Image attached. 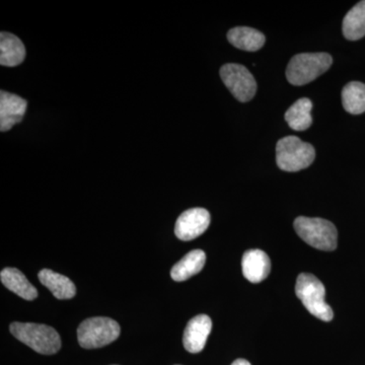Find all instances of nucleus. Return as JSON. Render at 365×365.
<instances>
[{"mask_svg":"<svg viewBox=\"0 0 365 365\" xmlns=\"http://www.w3.org/2000/svg\"><path fill=\"white\" fill-rule=\"evenodd\" d=\"M209 225H210V215L206 209H189L178 218L175 234L181 241H192L205 232Z\"/></svg>","mask_w":365,"mask_h":365,"instance_id":"6e6552de","label":"nucleus"},{"mask_svg":"<svg viewBox=\"0 0 365 365\" xmlns=\"http://www.w3.org/2000/svg\"><path fill=\"white\" fill-rule=\"evenodd\" d=\"M38 277L57 299H71L76 294V285L66 276L49 269H43L38 274Z\"/></svg>","mask_w":365,"mask_h":365,"instance_id":"ddd939ff","label":"nucleus"},{"mask_svg":"<svg viewBox=\"0 0 365 365\" xmlns=\"http://www.w3.org/2000/svg\"><path fill=\"white\" fill-rule=\"evenodd\" d=\"M220 78L232 96L242 103L249 102L257 91L253 74L241 64L228 63L220 69Z\"/></svg>","mask_w":365,"mask_h":365,"instance_id":"0eeeda50","label":"nucleus"},{"mask_svg":"<svg viewBox=\"0 0 365 365\" xmlns=\"http://www.w3.org/2000/svg\"><path fill=\"white\" fill-rule=\"evenodd\" d=\"M333 58L328 53H302L295 55L288 63L287 78L292 86L312 83L330 69Z\"/></svg>","mask_w":365,"mask_h":365,"instance_id":"7ed1b4c3","label":"nucleus"},{"mask_svg":"<svg viewBox=\"0 0 365 365\" xmlns=\"http://www.w3.org/2000/svg\"><path fill=\"white\" fill-rule=\"evenodd\" d=\"M26 57V48L23 42L13 34H0V64L14 67L23 63Z\"/></svg>","mask_w":365,"mask_h":365,"instance_id":"2eb2a0df","label":"nucleus"},{"mask_svg":"<svg viewBox=\"0 0 365 365\" xmlns=\"http://www.w3.org/2000/svg\"><path fill=\"white\" fill-rule=\"evenodd\" d=\"M2 284L18 294L21 299L34 300L38 297V292L20 270L16 268H4L0 273Z\"/></svg>","mask_w":365,"mask_h":365,"instance_id":"f8f14e48","label":"nucleus"},{"mask_svg":"<svg viewBox=\"0 0 365 365\" xmlns=\"http://www.w3.org/2000/svg\"><path fill=\"white\" fill-rule=\"evenodd\" d=\"M316 151L312 144L304 143L297 136L280 139L276 145V163L285 172H299L314 163Z\"/></svg>","mask_w":365,"mask_h":365,"instance_id":"39448f33","label":"nucleus"},{"mask_svg":"<svg viewBox=\"0 0 365 365\" xmlns=\"http://www.w3.org/2000/svg\"><path fill=\"white\" fill-rule=\"evenodd\" d=\"M343 107L353 115L365 112V85L359 81H352L344 86L342 91Z\"/></svg>","mask_w":365,"mask_h":365,"instance_id":"6ab92c4d","label":"nucleus"},{"mask_svg":"<svg viewBox=\"0 0 365 365\" xmlns=\"http://www.w3.org/2000/svg\"><path fill=\"white\" fill-rule=\"evenodd\" d=\"M312 110L313 103L309 98H302L297 100L285 113V120L290 128L295 131H304L309 129L313 124Z\"/></svg>","mask_w":365,"mask_h":365,"instance_id":"f3484780","label":"nucleus"},{"mask_svg":"<svg viewBox=\"0 0 365 365\" xmlns=\"http://www.w3.org/2000/svg\"><path fill=\"white\" fill-rule=\"evenodd\" d=\"M294 230L302 241L314 249L330 252L337 248V228L329 220L299 216L294 220Z\"/></svg>","mask_w":365,"mask_h":365,"instance_id":"f03ea898","label":"nucleus"},{"mask_svg":"<svg viewBox=\"0 0 365 365\" xmlns=\"http://www.w3.org/2000/svg\"><path fill=\"white\" fill-rule=\"evenodd\" d=\"M28 102L14 93L1 91L0 93V130H11L25 116Z\"/></svg>","mask_w":365,"mask_h":365,"instance_id":"9d476101","label":"nucleus"},{"mask_svg":"<svg viewBox=\"0 0 365 365\" xmlns=\"http://www.w3.org/2000/svg\"><path fill=\"white\" fill-rule=\"evenodd\" d=\"M212 329V321L206 314L190 319L182 335V344L190 353L202 351Z\"/></svg>","mask_w":365,"mask_h":365,"instance_id":"1a4fd4ad","label":"nucleus"},{"mask_svg":"<svg viewBox=\"0 0 365 365\" xmlns=\"http://www.w3.org/2000/svg\"><path fill=\"white\" fill-rule=\"evenodd\" d=\"M343 34L347 40L356 41L365 36V0L353 6L343 21Z\"/></svg>","mask_w":365,"mask_h":365,"instance_id":"a211bd4d","label":"nucleus"},{"mask_svg":"<svg viewBox=\"0 0 365 365\" xmlns=\"http://www.w3.org/2000/svg\"><path fill=\"white\" fill-rule=\"evenodd\" d=\"M230 44L242 51L256 52L266 42L265 36L259 31L249 26H237L227 33Z\"/></svg>","mask_w":365,"mask_h":365,"instance_id":"4468645a","label":"nucleus"},{"mask_svg":"<svg viewBox=\"0 0 365 365\" xmlns=\"http://www.w3.org/2000/svg\"><path fill=\"white\" fill-rule=\"evenodd\" d=\"M11 333L16 339L40 354L52 355L61 348V338L52 327L35 323L11 324Z\"/></svg>","mask_w":365,"mask_h":365,"instance_id":"f257e3e1","label":"nucleus"},{"mask_svg":"<svg viewBox=\"0 0 365 365\" xmlns=\"http://www.w3.org/2000/svg\"><path fill=\"white\" fill-rule=\"evenodd\" d=\"M242 274L252 283H260L268 277L271 261L268 255L261 250H249L242 256Z\"/></svg>","mask_w":365,"mask_h":365,"instance_id":"9b49d317","label":"nucleus"},{"mask_svg":"<svg viewBox=\"0 0 365 365\" xmlns=\"http://www.w3.org/2000/svg\"><path fill=\"white\" fill-rule=\"evenodd\" d=\"M205 262L206 254L202 250H194L182 257L181 261L175 264L174 267L170 270V276L173 280L177 282L189 279L190 277L202 270Z\"/></svg>","mask_w":365,"mask_h":365,"instance_id":"dca6fc26","label":"nucleus"},{"mask_svg":"<svg viewBox=\"0 0 365 365\" xmlns=\"http://www.w3.org/2000/svg\"><path fill=\"white\" fill-rule=\"evenodd\" d=\"M119 336V324L104 317L86 319L78 329L79 345L86 349L104 347L117 340Z\"/></svg>","mask_w":365,"mask_h":365,"instance_id":"423d86ee","label":"nucleus"},{"mask_svg":"<svg viewBox=\"0 0 365 365\" xmlns=\"http://www.w3.org/2000/svg\"><path fill=\"white\" fill-rule=\"evenodd\" d=\"M232 365H252L250 364L248 360L246 359H237L235 361L232 362Z\"/></svg>","mask_w":365,"mask_h":365,"instance_id":"aec40b11","label":"nucleus"},{"mask_svg":"<svg viewBox=\"0 0 365 365\" xmlns=\"http://www.w3.org/2000/svg\"><path fill=\"white\" fill-rule=\"evenodd\" d=\"M295 294L309 314L324 322L332 321L333 309L326 302L325 287L313 274H299L295 285Z\"/></svg>","mask_w":365,"mask_h":365,"instance_id":"20e7f679","label":"nucleus"}]
</instances>
